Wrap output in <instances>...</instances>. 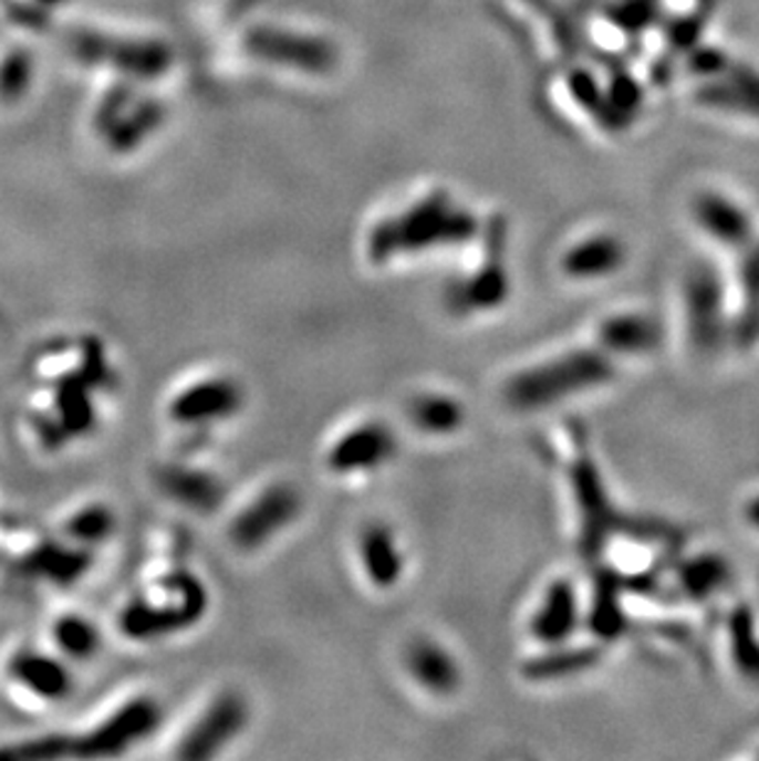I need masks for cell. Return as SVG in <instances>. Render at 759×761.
<instances>
[{"mask_svg":"<svg viewBox=\"0 0 759 761\" xmlns=\"http://www.w3.org/2000/svg\"><path fill=\"white\" fill-rule=\"evenodd\" d=\"M474 232L476 220L469 212L454 208L447 195H432L409 212L375 227L371 234V257L373 262H387L389 257L422 252L425 247L466 242Z\"/></svg>","mask_w":759,"mask_h":761,"instance_id":"obj_1","label":"cell"},{"mask_svg":"<svg viewBox=\"0 0 759 761\" xmlns=\"http://www.w3.org/2000/svg\"><path fill=\"white\" fill-rule=\"evenodd\" d=\"M612 377V363L596 353H572L555 363L518 375L508 385V402L520 409H538Z\"/></svg>","mask_w":759,"mask_h":761,"instance_id":"obj_2","label":"cell"},{"mask_svg":"<svg viewBox=\"0 0 759 761\" xmlns=\"http://www.w3.org/2000/svg\"><path fill=\"white\" fill-rule=\"evenodd\" d=\"M72 50L90 64H108L138 80H156L170 67V48L156 40H124L80 32L72 38Z\"/></svg>","mask_w":759,"mask_h":761,"instance_id":"obj_3","label":"cell"},{"mask_svg":"<svg viewBox=\"0 0 759 761\" xmlns=\"http://www.w3.org/2000/svg\"><path fill=\"white\" fill-rule=\"evenodd\" d=\"M247 50L259 60L287 64V67L306 70V72H325L335 64V50L329 42L306 38V35H291L287 30H269L259 28L247 38Z\"/></svg>","mask_w":759,"mask_h":761,"instance_id":"obj_4","label":"cell"},{"mask_svg":"<svg viewBox=\"0 0 759 761\" xmlns=\"http://www.w3.org/2000/svg\"><path fill=\"white\" fill-rule=\"evenodd\" d=\"M299 513V496L294 488L274 486L264 496H259L245 513L232 523V540L245 550L259 548L269 538H274L281 528H287Z\"/></svg>","mask_w":759,"mask_h":761,"instance_id":"obj_5","label":"cell"},{"mask_svg":"<svg viewBox=\"0 0 759 761\" xmlns=\"http://www.w3.org/2000/svg\"><path fill=\"white\" fill-rule=\"evenodd\" d=\"M163 112L154 102L132 104L126 94L116 92L102 104L100 126L106 128L108 144L114 148H134L160 124Z\"/></svg>","mask_w":759,"mask_h":761,"instance_id":"obj_6","label":"cell"},{"mask_svg":"<svg viewBox=\"0 0 759 761\" xmlns=\"http://www.w3.org/2000/svg\"><path fill=\"white\" fill-rule=\"evenodd\" d=\"M247 720V708L237 695H222L212 708L205 712L200 724L188 734L183 757L186 759H208L220 752L230 739L242 730Z\"/></svg>","mask_w":759,"mask_h":761,"instance_id":"obj_7","label":"cell"},{"mask_svg":"<svg viewBox=\"0 0 759 761\" xmlns=\"http://www.w3.org/2000/svg\"><path fill=\"white\" fill-rule=\"evenodd\" d=\"M395 454V437L385 424H365L335 444L329 463L333 471L353 473L385 463Z\"/></svg>","mask_w":759,"mask_h":761,"instance_id":"obj_8","label":"cell"},{"mask_svg":"<svg viewBox=\"0 0 759 761\" xmlns=\"http://www.w3.org/2000/svg\"><path fill=\"white\" fill-rule=\"evenodd\" d=\"M242 405L240 387L230 379H208L195 385L186 395L173 402V417L188 424H205L215 419L232 417Z\"/></svg>","mask_w":759,"mask_h":761,"instance_id":"obj_9","label":"cell"},{"mask_svg":"<svg viewBox=\"0 0 759 761\" xmlns=\"http://www.w3.org/2000/svg\"><path fill=\"white\" fill-rule=\"evenodd\" d=\"M508 296V277L506 267L501 262V252H493V257L481 267V271L461 286H451L447 293V303L454 313H471V311H491L498 303H503Z\"/></svg>","mask_w":759,"mask_h":761,"instance_id":"obj_10","label":"cell"},{"mask_svg":"<svg viewBox=\"0 0 759 761\" xmlns=\"http://www.w3.org/2000/svg\"><path fill=\"white\" fill-rule=\"evenodd\" d=\"M624 244L616 237L600 234L574 244L562 259V269L572 279H602L624 264Z\"/></svg>","mask_w":759,"mask_h":761,"instance_id":"obj_11","label":"cell"},{"mask_svg":"<svg viewBox=\"0 0 759 761\" xmlns=\"http://www.w3.org/2000/svg\"><path fill=\"white\" fill-rule=\"evenodd\" d=\"M696 222L722 244H742L750 237V217L740 205L720 192H705L696 200Z\"/></svg>","mask_w":759,"mask_h":761,"instance_id":"obj_12","label":"cell"},{"mask_svg":"<svg viewBox=\"0 0 759 761\" xmlns=\"http://www.w3.org/2000/svg\"><path fill=\"white\" fill-rule=\"evenodd\" d=\"M578 626V596L568 582H555L533 618V634L545 644H560Z\"/></svg>","mask_w":759,"mask_h":761,"instance_id":"obj_13","label":"cell"},{"mask_svg":"<svg viewBox=\"0 0 759 761\" xmlns=\"http://www.w3.org/2000/svg\"><path fill=\"white\" fill-rule=\"evenodd\" d=\"M407 666L412 676L425 685L427 690L437 695H449L457 690L459 685V668L457 663L441 646L432 644V640H417L407 654Z\"/></svg>","mask_w":759,"mask_h":761,"instance_id":"obj_14","label":"cell"},{"mask_svg":"<svg viewBox=\"0 0 759 761\" xmlns=\"http://www.w3.org/2000/svg\"><path fill=\"white\" fill-rule=\"evenodd\" d=\"M365 572L377 586H393L403 574V554L385 528H367L361 542Z\"/></svg>","mask_w":759,"mask_h":761,"instance_id":"obj_15","label":"cell"},{"mask_svg":"<svg viewBox=\"0 0 759 761\" xmlns=\"http://www.w3.org/2000/svg\"><path fill=\"white\" fill-rule=\"evenodd\" d=\"M602 343L616 353H644L656 341V331L644 315H620L602 325Z\"/></svg>","mask_w":759,"mask_h":761,"instance_id":"obj_16","label":"cell"},{"mask_svg":"<svg viewBox=\"0 0 759 761\" xmlns=\"http://www.w3.org/2000/svg\"><path fill=\"white\" fill-rule=\"evenodd\" d=\"M461 405L449 399V397H422L412 407V419H415L417 427L432 434H447L454 431L461 424Z\"/></svg>","mask_w":759,"mask_h":761,"instance_id":"obj_17","label":"cell"},{"mask_svg":"<svg viewBox=\"0 0 759 761\" xmlns=\"http://www.w3.org/2000/svg\"><path fill=\"white\" fill-rule=\"evenodd\" d=\"M710 100L720 106H740L750 114H759V77L745 70L730 74L728 82L710 92Z\"/></svg>","mask_w":759,"mask_h":761,"instance_id":"obj_18","label":"cell"},{"mask_svg":"<svg viewBox=\"0 0 759 761\" xmlns=\"http://www.w3.org/2000/svg\"><path fill=\"white\" fill-rule=\"evenodd\" d=\"M170 491L180 500H186V503H190L193 508H200V510L215 508L222 498V488L217 486L210 476L188 473V471H178L176 476H173Z\"/></svg>","mask_w":759,"mask_h":761,"instance_id":"obj_19","label":"cell"},{"mask_svg":"<svg viewBox=\"0 0 759 761\" xmlns=\"http://www.w3.org/2000/svg\"><path fill=\"white\" fill-rule=\"evenodd\" d=\"M32 82V58L28 50H15L0 62V100L18 102Z\"/></svg>","mask_w":759,"mask_h":761,"instance_id":"obj_20","label":"cell"},{"mask_svg":"<svg viewBox=\"0 0 759 761\" xmlns=\"http://www.w3.org/2000/svg\"><path fill=\"white\" fill-rule=\"evenodd\" d=\"M594 660L592 650H568V654H555L548 658L533 660V666L528 668V673L533 678H552V676H565L572 670H582L584 666H590Z\"/></svg>","mask_w":759,"mask_h":761,"instance_id":"obj_21","label":"cell"}]
</instances>
